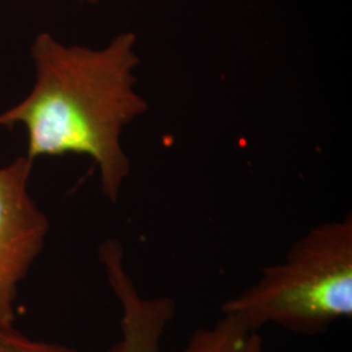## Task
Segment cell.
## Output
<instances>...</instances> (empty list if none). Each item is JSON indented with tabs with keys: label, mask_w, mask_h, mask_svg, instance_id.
Instances as JSON below:
<instances>
[{
	"label": "cell",
	"mask_w": 352,
	"mask_h": 352,
	"mask_svg": "<svg viewBox=\"0 0 352 352\" xmlns=\"http://www.w3.org/2000/svg\"><path fill=\"white\" fill-rule=\"evenodd\" d=\"M0 352H80L55 342L28 338L13 327H0Z\"/></svg>",
	"instance_id": "8992f818"
},
{
	"label": "cell",
	"mask_w": 352,
	"mask_h": 352,
	"mask_svg": "<svg viewBox=\"0 0 352 352\" xmlns=\"http://www.w3.org/2000/svg\"><path fill=\"white\" fill-rule=\"evenodd\" d=\"M106 279L120 302V340L106 352H162V340L176 312L168 296L148 298L140 292L124 266L120 241L106 240L98 248Z\"/></svg>",
	"instance_id": "277c9868"
},
{
	"label": "cell",
	"mask_w": 352,
	"mask_h": 352,
	"mask_svg": "<svg viewBox=\"0 0 352 352\" xmlns=\"http://www.w3.org/2000/svg\"><path fill=\"white\" fill-rule=\"evenodd\" d=\"M254 330L277 325L295 334L324 333L352 316V218L311 228L283 261L265 266L250 287L221 307Z\"/></svg>",
	"instance_id": "7a4b0ae2"
},
{
	"label": "cell",
	"mask_w": 352,
	"mask_h": 352,
	"mask_svg": "<svg viewBox=\"0 0 352 352\" xmlns=\"http://www.w3.org/2000/svg\"><path fill=\"white\" fill-rule=\"evenodd\" d=\"M88 3H90V4H96V3H98L100 0H87Z\"/></svg>",
	"instance_id": "52a82bcc"
},
{
	"label": "cell",
	"mask_w": 352,
	"mask_h": 352,
	"mask_svg": "<svg viewBox=\"0 0 352 352\" xmlns=\"http://www.w3.org/2000/svg\"><path fill=\"white\" fill-rule=\"evenodd\" d=\"M136 41L126 32L106 47L90 49L39 34L32 46L36 84L24 101L0 113V126H25L32 162L68 154L91 158L111 202L118 201L131 171L120 136L148 109L135 89Z\"/></svg>",
	"instance_id": "6da1fadb"
},
{
	"label": "cell",
	"mask_w": 352,
	"mask_h": 352,
	"mask_svg": "<svg viewBox=\"0 0 352 352\" xmlns=\"http://www.w3.org/2000/svg\"><path fill=\"white\" fill-rule=\"evenodd\" d=\"M33 162L0 167V327H13L19 286L43 251L49 219L28 192Z\"/></svg>",
	"instance_id": "3957f363"
},
{
	"label": "cell",
	"mask_w": 352,
	"mask_h": 352,
	"mask_svg": "<svg viewBox=\"0 0 352 352\" xmlns=\"http://www.w3.org/2000/svg\"><path fill=\"white\" fill-rule=\"evenodd\" d=\"M263 347L260 330L222 315L213 327L197 329L182 352H263Z\"/></svg>",
	"instance_id": "5b68a950"
}]
</instances>
